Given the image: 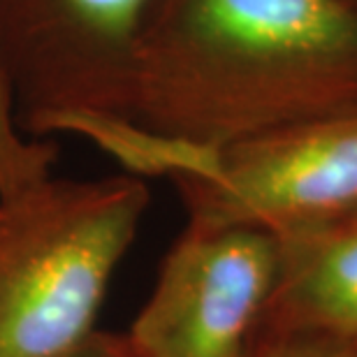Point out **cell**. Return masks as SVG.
I'll return each instance as SVG.
<instances>
[{
	"label": "cell",
	"mask_w": 357,
	"mask_h": 357,
	"mask_svg": "<svg viewBox=\"0 0 357 357\" xmlns=\"http://www.w3.org/2000/svg\"><path fill=\"white\" fill-rule=\"evenodd\" d=\"M353 109L351 0H153L135 42L123 123L216 151Z\"/></svg>",
	"instance_id": "cell-1"
},
{
	"label": "cell",
	"mask_w": 357,
	"mask_h": 357,
	"mask_svg": "<svg viewBox=\"0 0 357 357\" xmlns=\"http://www.w3.org/2000/svg\"><path fill=\"white\" fill-rule=\"evenodd\" d=\"M149 204L135 174H52L0 202V357H68L98 330Z\"/></svg>",
	"instance_id": "cell-2"
},
{
	"label": "cell",
	"mask_w": 357,
	"mask_h": 357,
	"mask_svg": "<svg viewBox=\"0 0 357 357\" xmlns=\"http://www.w3.org/2000/svg\"><path fill=\"white\" fill-rule=\"evenodd\" d=\"M153 0H0V59L26 135L126 121L132 54Z\"/></svg>",
	"instance_id": "cell-3"
},
{
	"label": "cell",
	"mask_w": 357,
	"mask_h": 357,
	"mask_svg": "<svg viewBox=\"0 0 357 357\" xmlns=\"http://www.w3.org/2000/svg\"><path fill=\"white\" fill-rule=\"evenodd\" d=\"M188 220L281 234L357 209V109L199 151L169 178Z\"/></svg>",
	"instance_id": "cell-4"
},
{
	"label": "cell",
	"mask_w": 357,
	"mask_h": 357,
	"mask_svg": "<svg viewBox=\"0 0 357 357\" xmlns=\"http://www.w3.org/2000/svg\"><path fill=\"white\" fill-rule=\"evenodd\" d=\"M278 271L276 234L185 220L128 339L144 357H248Z\"/></svg>",
	"instance_id": "cell-5"
},
{
	"label": "cell",
	"mask_w": 357,
	"mask_h": 357,
	"mask_svg": "<svg viewBox=\"0 0 357 357\" xmlns=\"http://www.w3.org/2000/svg\"><path fill=\"white\" fill-rule=\"evenodd\" d=\"M276 241V285L262 327L357 344V209Z\"/></svg>",
	"instance_id": "cell-6"
},
{
	"label": "cell",
	"mask_w": 357,
	"mask_h": 357,
	"mask_svg": "<svg viewBox=\"0 0 357 357\" xmlns=\"http://www.w3.org/2000/svg\"><path fill=\"white\" fill-rule=\"evenodd\" d=\"M59 146L54 139L31 137L19 126L17 105L0 59V202L54 174Z\"/></svg>",
	"instance_id": "cell-7"
},
{
	"label": "cell",
	"mask_w": 357,
	"mask_h": 357,
	"mask_svg": "<svg viewBox=\"0 0 357 357\" xmlns=\"http://www.w3.org/2000/svg\"><path fill=\"white\" fill-rule=\"evenodd\" d=\"M248 357H357V344L306 332L262 327Z\"/></svg>",
	"instance_id": "cell-8"
},
{
	"label": "cell",
	"mask_w": 357,
	"mask_h": 357,
	"mask_svg": "<svg viewBox=\"0 0 357 357\" xmlns=\"http://www.w3.org/2000/svg\"><path fill=\"white\" fill-rule=\"evenodd\" d=\"M68 357H144V355L132 346V341L128 339L126 332L96 330Z\"/></svg>",
	"instance_id": "cell-9"
},
{
	"label": "cell",
	"mask_w": 357,
	"mask_h": 357,
	"mask_svg": "<svg viewBox=\"0 0 357 357\" xmlns=\"http://www.w3.org/2000/svg\"><path fill=\"white\" fill-rule=\"evenodd\" d=\"M351 3H355V5H357V0H351Z\"/></svg>",
	"instance_id": "cell-10"
}]
</instances>
